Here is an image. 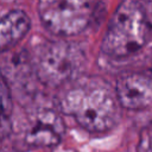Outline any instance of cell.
<instances>
[{
    "instance_id": "8",
    "label": "cell",
    "mask_w": 152,
    "mask_h": 152,
    "mask_svg": "<svg viewBox=\"0 0 152 152\" xmlns=\"http://www.w3.org/2000/svg\"><path fill=\"white\" fill-rule=\"evenodd\" d=\"M1 99H2V121H5L6 118L11 115V110H12V100H11L10 87L7 86L5 76H2V78H1Z\"/></svg>"
},
{
    "instance_id": "9",
    "label": "cell",
    "mask_w": 152,
    "mask_h": 152,
    "mask_svg": "<svg viewBox=\"0 0 152 152\" xmlns=\"http://www.w3.org/2000/svg\"><path fill=\"white\" fill-rule=\"evenodd\" d=\"M148 150L150 152H152V131L148 134Z\"/></svg>"
},
{
    "instance_id": "3",
    "label": "cell",
    "mask_w": 152,
    "mask_h": 152,
    "mask_svg": "<svg viewBox=\"0 0 152 152\" xmlns=\"http://www.w3.org/2000/svg\"><path fill=\"white\" fill-rule=\"evenodd\" d=\"M84 62V52L77 44L66 40L48 42L37 55L36 72L42 83L58 87L76 80Z\"/></svg>"
},
{
    "instance_id": "5",
    "label": "cell",
    "mask_w": 152,
    "mask_h": 152,
    "mask_svg": "<svg viewBox=\"0 0 152 152\" xmlns=\"http://www.w3.org/2000/svg\"><path fill=\"white\" fill-rule=\"evenodd\" d=\"M114 90L119 104L126 109L141 110L152 107V80L145 72L121 75Z\"/></svg>"
},
{
    "instance_id": "4",
    "label": "cell",
    "mask_w": 152,
    "mask_h": 152,
    "mask_svg": "<svg viewBox=\"0 0 152 152\" xmlns=\"http://www.w3.org/2000/svg\"><path fill=\"white\" fill-rule=\"evenodd\" d=\"M97 0H38V14L48 31L59 37L81 33L90 24Z\"/></svg>"
},
{
    "instance_id": "2",
    "label": "cell",
    "mask_w": 152,
    "mask_h": 152,
    "mask_svg": "<svg viewBox=\"0 0 152 152\" xmlns=\"http://www.w3.org/2000/svg\"><path fill=\"white\" fill-rule=\"evenodd\" d=\"M148 32V20L140 2L122 0L108 23L101 50L113 58L128 57L146 44Z\"/></svg>"
},
{
    "instance_id": "1",
    "label": "cell",
    "mask_w": 152,
    "mask_h": 152,
    "mask_svg": "<svg viewBox=\"0 0 152 152\" xmlns=\"http://www.w3.org/2000/svg\"><path fill=\"white\" fill-rule=\"evenodd\" d=\"M115 90L102 78L83 76L70 82L59 99V109L90 133H106L119 121Z\"/></svg>"
},
{
    "instance_id": "10",
    "label": "cell",
    "mask_w": 152,
    "mask_h": 152,
    "mask_svg": "<svg viewBox=\"0 0 152 152\" xmlns=\"http://www.w3.org/2000/svg\"><path fill=\"white\" fill-rule=\"evenodd\" d=\"M145 74H146V75H147V76H148V77L152 80V64H151V65L147 68V70H146V72H145Z\"/></svg>"
},
{
    "instance_id": "6",
    "label": "cell",
    "mask_w": 152,
    "mask_h": 152,
    "mask_svg": "<svg viewBox=\"0 0 152 152\" xmlns=\"http://www.w3.org/2000/svg\"><path fill=\"white\" fill-rule=\"evenodd\" d=\"M64 122L53 109H40L31 119L25 133V141L30 146H56L64 133Z\"/></svg>"
},
{
    "instance_id": "7",
    "label": "cell",
    "mask_w": 152,
    "mask_h": 152,
    "mask_svg": "<svg viewBox=\"0 0 152 152\" xmlns=\"http://www.w3.org/2000/svg\"><path fill=\"white\" fill-rule=\"evenodd\" d=\"M31 20L21 10H12L1 18L0 48L2 51L15 46L30 31Z\"/></svg>"
}]
</instances>
